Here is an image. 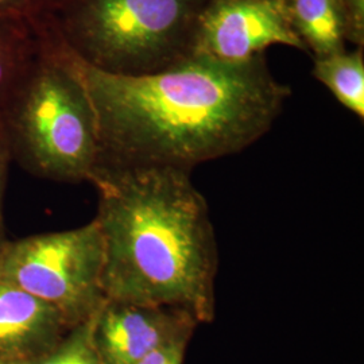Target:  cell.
Wrapping results in <instances>:
<instances>
[{"label": "cell", "mask_w": 364, "mask_h": 364, "mask_svg": "<svg viewBox=\"0 0 364 364\" xmlns=\"http://www.w3.org/2000/svg\"><path fill=\"white\" fill-rule=\"evenodd\" d=\"M92 318L70 328L53 348L26 364H103L92 341Z\"/></svg>", "instance_id": "12"}, {"label": "cell", "mask_w": 364, "mask_h": 364, "mask_svg": "<svg viewBox=\"0 0 364 364\" xmlns=\"http://www.w3.org/2000/svg\"><path fill=\"white\" fill-rule=\"evenodd\" d=\"M7 236H6V231H4V225H3V221H0V263L3 259V254H4V250L7 246Z\"/></svg>", "instance_id": "17"}, {"label": "cell", "mask_w": 364, "mask_h": 364, "mask_svg": "<svg viewBox=\"0 0 364 364\" xmlns=\"http://www.w3.org/2000/svg\"><path fill=\"white\" fill-rule=\"evenodd\" d=\"M290 23L314 57L346 50V23L341 0H285Z\"/></svg>", "instance_id": "9"}, {"label": "cell", "mask_w": 364, "mask_h": 364, "mask_svg": "<svg viewBox=\"0 0 364 364\" xmlns=\"http://www.w3.org/2000/svg\"><path fill=\"white\" fill-rule=\"evenodd\" d=\"M63 46L96 119V166L191 171L257 142L291 95L274 77L264 54L240 64L189 55L156 73L119 76Z\"/></svg>", "instance_id": "1"}, {"label": "cell", "mask_w": 364, "mask_h": 364, "mask_svg": "<svg viewBox=\"0 0 364 364\" xmlns=\"http://www.w3.org/2000/svg\"><path fill=\"white\" fill-rule=\"evenodd\" d=\"M192 335L173 338L166 344L149 353L139 364H183L185 353Z\"/></svg>", "instance_id": "15"}, {"label": "cell", "mask_w": 364, "mask_h": 364, "mask_svg": "<svg viewBox=\"0 0 364 364\" xmlns=\"http://www.w3.org/2000/svg\"><path fill=\"white\" fill-rule=\"evenodd\" d=\"M346 41L363 48L364 45V0H341Z\"/></svg>", "instance_id": "14"}, {"label": "cell", "mask_w": 364, "mask_h": 364, "mask_svg": "<svg viewBox=\"0 0 364 364\" xmlns=\"http://www.w3.org/2000/svg\"><path fill=\"white\" fill-rule=\"evenodd\" d=\"M103 269L105 246L93 219L73 230L9 240L0 278L52 305L73 328L103 305Z\"/></svg>", "instance_id": "5"}, {"label": "cell", "mask_w": 364, "mask_h": 364, "mask_svg": "<svg viewBox=\"0 0 364 364\" xmlns=\"http://www.w3.org/2000/svg\"><path fill=\"white\" fill-rule=\"evenodd\" d=\"M207 0H65L55 34L80 60L105 73L144 76L192 55Z\"/></svg>", "instance_id": "4"}, {"label": "cell", "mask_w": 364, "mask_h": 364, "mask_svg": "<svg viewBox=\"0 0 364 364\" xmlns=\"http://www.w3.org/2000/svg\"><path fill=\"white\" fill-rule=\"evenodd\" d=\"M0 119L13 161L28 173L52 181H90L99 161L96 119L52 21Z\"/></svg>", "instance_id": "3"}, {"label": "cell", "mask_w": 364, "mask_h": 364, "mask_svg": "<svg viewBox=\"0 0 364 364\" xmlns=\"http://www.w3.org/2000/svg\"><path fill=\"white\" fill-rule=\"evenodd\" d=\"M69 329L52 305L0 278V358L28 362L53 348Z\"/></svg>", "instance_id": "8"}, {"label": "cell", "mask_w": 364, "mask_h": 364, "mask_svg": "<svg viewBox=\"0 0 364 364\" xmlns=\"http://www.w3.org/2000/svg\"><path fill=\"white\" fill-rule=\"evenodd\" d=\"M49 23L0 15V108L36 61Z\"/></svg>", "instance_id": "10"}, {"label": "cell", "mask_w": 364, "mask_h": 364, "mask_svg": "<svg viewBox=\"0 0 364 364\" xmlns=\"http://www.w3.org/2000/svg\"><path fill=\"white\" fill-rule=\"evenodd\" d=\"M0 364H26V362H21V360H13V359L0 358Z\"/></svg>", "instance_id": "18"}, {"label": "cell", "mask_w": 364, "mask_h": 364, "mask_svg": "<svg viewBox=\"0 0 364 364\" xmlns=\"http://www.w3.org/2000/svg\"><path fill=\"white\" fill-rule=\"evenodd\" d=\"M313 76L326 85L340 105L363 120V48L314 57Z\"/></svg>", "instance_id": "11"}, {"label": "cell", "mask_w": 364, "mask_h": 364, "mask_svg": "<svg viewBox=\"0 0 364 364\" xmlns=\"http://www.w3.org/2000/svg\"><path fill=\"white\" fill-rule=\"evenodd\" d=\"M273 45L306 52L290 23L285 0H207L197 21L192 55L240 64Z\"/></svg>", "instance_id": "6"}, {"label": "cell", "mask_w": 364, "mask_h": 364, "mask_svg": "<svg viewBox=\"0 0 364 364\" xmlns=\"http://www.w3.org/2000/svg\"><path fill=\"white\" fill-rule=\"evenodd\" d=\"M197 326L180 308L105 299L92 318V341L103 364H139L170 340L193 335Z\"/></svg>", "instance_id": "7"}, {"label": "cell", "mask_w": 364, "mask_h": 364, "mask_svg": "<svg viewBox=\"0 0 364 364\" xmlns=\"http://www.w3.org/2000/svg\"><path fill=\"white\" fill-rule=\"evenodd\" d=\"M105 299L171 306L198 324L216 314L219 252L209 208L189 170L96 166Z\"/></svg>", "instance_id": "2"}, {"label": "cell", "mask_w": 364, "mask_h": 364, "mask_svg": "<svg viewBox=\"0 0 364 364\" xmlns=\"http://www.w3.org/2000/svg\"><path fill=\"white\" fill-rule=\"evenodd\" d=\"M65 0H0V15L49 22Z\"/></svg>", "instance_id": "13"}, {"label": "cell", "mask_w": 364, "mask_h": 364, "mask_svg": "<svg viewBox=\"0 0 364 364\" xmlns=\"http://www.w3.org/2000/svg\"><path fill=\"white\" fill-rule=\"evenodd\" d=\"M11 162H13V156H11L10 146L7 142V136L0 119V221H3V203H4L7 177H9V169Z\"/></svg>", "instance_id": "16"}]
</instances>
